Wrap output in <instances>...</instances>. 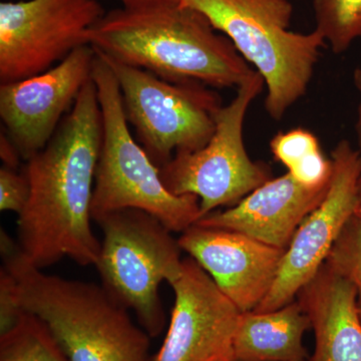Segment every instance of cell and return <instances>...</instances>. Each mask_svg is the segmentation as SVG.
<instances>
[{
  "mask_svg": "<svg viewBox=\"0 0 361 361\" xmlns=\"http://www.w3.org/2000/svg\"><path fill=\"white\" fill-rule=\"evenodd\" d=\"M0 361H68L51 332L25 311L20 322L0 336Z\"/></svg>",
  "mask_w": 361,
  "mask_h": 361,
  "instance_id": "cell-18",
  "label": "cell"
},
{
  "mask_svg": "<svg viewBox=\"0 0 361 361\" xmlns=\"http://www.w3.org/2000/svg\"><path fill=\"white\" fill-rule=\"evenodd\" d=\"M329 187L310 189L286 173L271 178L227 210L207 214L196 224L242 233L287 249L303 220L322 203Z\"/></svg>",
  "mask_w": 361,
  "mask_h": 361,
  "instance_id": "cell-14",
  "label": "cell"
},
{
  "mask_svg": "<svg viewBox=\"0 0 361 361\" xmlns=\"http://www.w3.org/2000/svg\"><path fill=\"white\" fill-rule=\"evenodd\" d=\"M355 215L361 220V205L358 207L357 210H356Z\"/></svg>",
  "mask_w": 361,
  "mask_h": 361,
  "instance_id": "cell-26",
  "label": "cell"
},
{
  "mask_svg": "<svg viewBox=\"0 0 361 361\" xmlns=\"http://www.w3.org/2000/svg\"><path fill=\"white\" fill-rule=\"evenodd\" d=\"M104 233L96 267L102 286L132 310L142 329L155 338L165 329L160 285L182 272L179 241L160 220L139 209H123L94 221Z\"/></svg>",
  "mask_w": 361,
  "mask_h": 361,
  "instance_id": "cell-6",
  "label": "cell"
},
{
  "mask_svg": "<svg viewBox=\"0 0 361 361\" xmlns=\"http://www.w3.org/2000/svg\"><path fill=\"white\" fill-rule=\"evenodd\" d=\"M310 318L298 301L269 312H242L234 339L236 361H308L303 336Z\"/></svg>",
  "mask_w": 361,
  "mask_h": 361,
  "instance_id": "cell-16",
  "label": "cell"
},
{
  "mask_svg": "<svg viewBox=\"0 0 361 361\" xmlns=\"http://www.w3.org/2000/svg\"><path fill=\"white\" fill-rule=\"evenodd\" d=\"M123 8L142 9L149 7L174 6L180 4V0H121Z\"/></svg>",
  "mask_w": 361,
  "mask_h": 361,
  "instance_id": "cell-24",
  "label": "cell"
},
{
  "mask_svg": "<svg viewBox=\"0 0 361 361\" xmlns=\"http://www.w3.org/2000/svg\"><path fill=\"white\" fill-rule=\"evenodd\" d=\"M315 30L332 52L348 51L361 39V0H313Z\"/></svg>",
  "mask_w": 361,
  "mask_h": 361,
  "instance_id": "cell-19",
  "label": "cell"
},
{
  "mask_svg": "<svg viewBox=\"0 0 361 361\" xmlns=\"http://www.w3.org/2000/svg\"><path fill=\"white\" fill-rule=\"evenodd\" d=\"M178 241L241 312L264 300L286 253L242 233L198 224L180 233Z\"/></svg>",
  "mask_w": 361,
  "mask_h": 361,
  "instance_id": "cell-13",
  "label": "cell"
},
{
  "mask_svg": "<svg viewBox=\"0 0 361 361\" xmlns=\"http://www.w3.org/2000/svg\"><path fill=\"white\" fill-rule=\"evenodd\" d=\"M94 59L92 45H80L44 73L0 85V116L23 160L47 146L92 78Z\"/></svg>",
  "mask_w": 361,
  "mask_h": 361,
  "instance_id": "cell-12",
  "label": "cell"
},
{
  "mask_svg": "<svg viewBox=\"0 0 361 361\" xmlns=\"http://www.w3.org/2000/svg\"><path fill=\"white\" fill-rule=\"evenodd\" d=\"M326 262L355 286L356 310L361 322V220L357 216L346 223Z\"/></svg>",
  "mask_w": 361,
  "mask_h": 361,
  "instance_id": "cell-20",
  "label": "cell"
},
{
  "mask_svg": "<svg viewBox=\"0 0 361 361\" xmlns=\"http://www.w3.org/2000/svg\"><path fill=\"white\" fill-rule=\"evenodd\" d=\"M92 78L103 118L92 221L115 211L139 209L160 220L170 231H186L202 218L198 197L177 196L164 185L160 168L133 137L120 87L110 66L97 51Z\"/></svg>",
  "mask_w": 361,
  "mask_h": 361,
  "instance_id": "cell-5",
  "label": "cell"
},
{
  "mask_svg": "<svg viewBox=\"0 0 361 361\" xmlns=\"http://www.w3.org/2000/svg\"><path fill=\"white\" fill-rule=\"evenodd\" d=\"M0 252L21 307L44 322L68 361H152L151 336L102 285L42 272L4 229Z\"/></svg>",
  "mask_w": 361,
  "mask_h": 361,
  "instance_id": "cell-3",
  "label": "cell"
},
{
  "mask_svg": "<svg viewBox=\"0 0 361 361\" xmlns=\"http://www.w3.org/2000/svg\"><path fill=\"white\" fill-rule=\"evenodd\" d=\"M332 176L329 191L303 220L286 249L276 280L255 312H269L292 302L329 256L356 210L361 205V153L346 140L332 149Z\"/></svg>",
  "mask_w": 361,
  "mask_h": 361,
  "instance_id": "cell-10",
  "label": "cell"
},
{
  "mask_svg": "<svg viewBox=\"0 0 361 361\" xmlns=\"http://www.w3.org/2000/svg\"><path fill=\"white\" fill-rule=\"evenodd\" d=\"M103 118L92 78L58 130L26 161L30 198L18 215V245L26 260L44 269L68 257L96 266L102 242L92 229V203Z\"/></svg>",
  "mask_w": 361,
  "mask_h": 361,
  "instance_id": "cell-1",
  "label": "cell"
},
{
  "mask_svg": "<svg viewBox=\"0 0 361 361\" xmlns=\"http://www.w3.org/2000/svg\"><path fill=\"white\" fill-rule=\"evenodd\" d=\"M0 158L4 167L13 169V170H18L20 159H23L18 147L14 145L6 133V134L1 133L0 135Z\"/></svg>",
  "mask_w": 361,
  "mask_h": 361,
  "instance_id": "cell-23",
  "label": "cell"
},
{
  "mask_svg": "<svg viewBox=\"0 0 361 361\" xmlns=\"http://www.w3.org/2000/svg\"><path fill=\"white\" fill-rule=\"evenodd\" d=\"M270 149L275 160L302 186L320 189L329 185L331 159L325 158L317 137L310 130L296 128L278 133L270 141Z\"/></svg>",
  "mask_w": 361,
  "mask_h": 361,
  "instance_id": "cell-17",
  "label": "cell"
},
{
  "mask_svg": "<svg viewBox=\"0 0 361 361\" xmlns=\"http://www.w3.org/2000/svg\"><path fill=\"white\" fill-rule=\"evenodd\" d=\"M228 37L265 82V110L281 121L307 92L326 42L318 30L292 32L290 0H180Z\"/></svg>",
  "mask_w": 361,
  "mask_h": 361,
  "instance_id": "cell-4",
  "label": "cell"
},
{
  "mask_svg": "<svg viewBox=\"0 0 361 361\" xmlns=\"http://www.w3.org/2000/svg\"><path fill=\"white\" fill-rule=\"evenodd\" d=\"M99 0H27L0 4V82L49 71L80 45L104 16Z\"/></svg>",
  "mask_w": 361,
  "mask_h": 361,
  "instance_id": "cell-9",
  "label": "cell"
},
{
  "mask_svg": "<svg viewBox=\"0 0 361 361\" xmlns=\"http://www.w3.org/2000/svg\"><path fill=\"white\" fill-rule=\"evenodd\" d=\"M265 87L255 71L236 96L216 115L215 132L203 148L176 154L160 169L166 188L177 196L194 195L202 217L220 207H233L271 179L269 168L254 161L244 144V123L252 102Z\"/></svg>",
  "mask_w": 361,
  "mask_h": 361,
  "instance_id": "cell-8",
  "label": "cell"
},
{
  "mask_svg": "<svg viewBox=\"0 0 361 361\" xmlns=\"http://www.w3.org/2000/svg\"><path fill=\"white\" fill-rule=\"evenodd\" d=\"M358 188H360V199H361V176H360V185H358Z\"/></svg>",
  "mask_w": 361,
  "mask_h": 361,
  "instance_id": "cell-27",
  "label": "cell"
},
{
  "mask_svg": "<svg viewBox=\"0 0 361 361\" xmlns=\"http://www.w3.org/2000/svg\"><path fill=\"white\" fill-rule=\"evenodd\" d=\"M85 42L169 82L238 89L256 71L205 16L180 4L114 9L90 28Z\"/></svg>",
  "mask_w": 361,
  "mask_h": 361,
  "instance_id": "cell-2",
  "label": "cell"
},
{
  "mask_svg": "<svg viewBox=\"0 0 361 361\" xmlns=\"http://www.w3.org/2000/svg\"><path fill=\"white\" fill-rule=\"evenodd\" d=\"M175 293L167 334L152 361H236L234 339L242 312L193 258L171 284Z\"/></svg>",
  "mask_w": 361,
  "mask_h": 361,
  "instance_id": "cell-11",
  "label": "cell"
},
{
  "mask_svg": "<svg viewBox=\"0 0 361 361\" xmlns=\"http://www.w3.org/2000/svg\"><path fill=\"white\" fill-rule=\"evenodd\" d=\"M30 198L27 178L18 170L4 167L0 169V210L11 211L20 215L25 210Z\"/></svg>",
  "mask_w": 361,
  "mask_h": 361,
  "instance_id": "cell-21",
  "label": "cell"
},
{
  "mask_svg": "<svg viewBox=\"0 0 361 361\" xmlns=\"http://www.w3.org/2000/svg\"><path fill=\"white\" fill-rule=\"evenodd\" d=\"M110 66L129 125L158 168L176 154L203 148L215 132L222 99L200 82H173L97 51Z\"/></svg>",
  "mask_w": 361,
  "mask_h": 361,
  "instance_id": "cell-7",
  "label": "cell"
},
{
  "mask_svg": "<svg viewBox=\"0 0 361 361\" xmlns=\"http://www.w3.org/2000/svg\"><path fill=\"white\" fill-rule=\"evenodd\" d=\"M296 298L314 332L308 361H361V322L349 280L325 262Z\"/></svg>",
  "mask_w": 361,
  "mask_h": 361,
  "instance_id": "cell-15",
  "label": "cell"
},
{
  "mask_svg": "<svg viewBox=\"0 0 361 361\" xmlns=\"http://www.w3.org/2000/svg\"><path fill=\"white\" fill-rule=\"evenodd\" d=\"M353 80L356 92H357L358 97H360V102H358L357 106V116H356L355 133L358 146H360L361 149V68H356L355 71H353Z\"/></svg>",
  "mask_w": 361,
  "mask_h": 361,
  "instance_id": "cell-25",
  "label": "cell"
},
{
  "mask_svg": "<svg viewBox=\"0 0 361 361\" xmlns=\"http://www.w3.org/2000/svg\"><path fill=\"white\" fill-rule=\"evenodd\" d=\"M25 312L18 298L16 278L2 265L0 268V336L13 329Z\"/></svg>",
  "mask_w": 361,
  "mask_h": 361,
  "instance_id": "cell-22",
  "label": "cell"
}]
</instances>
